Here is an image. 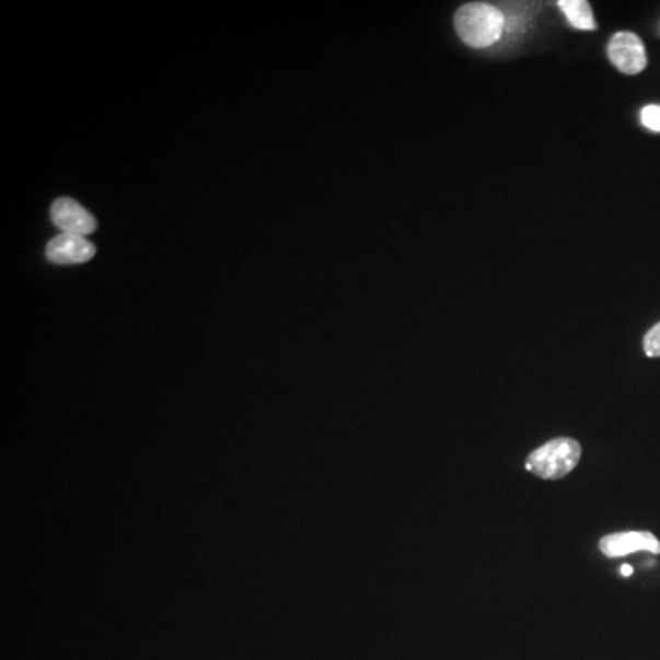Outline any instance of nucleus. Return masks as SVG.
Here are the masks:
<instances>
[{"label": "nucleus", "mask_w": 660, "mask_h": 660, "mask_svg": "<svg viewBox=\"0 0 660 660\" xmlns=\"http://www.w3.org/2000/svg\"><path fill=\"white\" fill-rule=\"evenodd\" d=\"M505 15L499 8L485 2H470L455 13V30L464 45L488 48L501 39Z\"/></svg>", "instance_id": "obj_1"}, {"label": "nucleus", "mask_w": 660, "mask_h": 660, "mask_svg": "<svg viewBox=\"0 0 660 660\" xmlns=\"http://www.w3.org/2000/svg\"><path fill=\"white\" fill-rule=\"evenodd\" d=\"M580 458V442L559 437L532 452L531 458L526 459V470L540 479H561L576 468Z\"/></svg>", "instance_id": "obj_2"}, {"label": "nucleus", "mask_w": 660, "mask_h": 660, "mask_svg": "<svg viewBox=\"0 0 660 660\" xmlns=\"http://www.w3.org/2000/svg\"><path fill=\"white\" fill-rule=\"evenodd\" d=\"M607 57L626 76H637L648 65L644 43L638 35L632 34V32H621L611 37L610 45H607Z\"/></svg>", "instance_id": "obj_3"}, {"label": "nucleus", "mask_w": 660, "mask_h": 660, "mask_svg": "<svg viewBox=\"0 0 660 660\" xmlns=\"http://www.w3.org/2000/svg\"><path fill=\"white\" fill-rule=\"evenodd\" d=\"M50 217L51 222L62 233H73V235L86 238V235L96 232V219L92 217L89 209L83 208L73 198H57L56 202L51 204Z\"/></svg>", "instance_id": "obj_4"}, {"label": "nucleus", "mask_w": 660, "mask_h": 660, "mask_svg": "<svg viewBox=\"0 0 660 660\" xmlns=\"http://www.w3.org/2000/svg\"><path fill=\"white\" fill-rule=\"evenodd\" d=\"M94 255L96 246L83 235L73 233H59L46 246V257L54 265H80L91 260Z\"/></svg>", "instance_id": "obj_5"}, {"label": "nucleus", "mask_w": 660, "mask_h": 660, "mask_svg": "<svg viewBox=\"0 0 660 660\" xmlns=\"http://www.w3.org/2000/svg\"><path fill=\"white\" fill-rule=\"evenodd\" d=\"M600 551L607 558H622L627 554L646 551V553H660V542L651 532H618L600 540Z\"/></svg>", "instance_id": "obj_6"}, {"label": "nucleus", "mask_w": 660, "mask_h": 660, "mask_svg": "<svg viewBox=\"0 0 660 660\" xmlns=\"http://www.w3.org/2000/svg\"><path fill=\"white\" fill-rule=\"evenodd\" d=\"M559 10L565 13V18L576 30L599 28L594 21L593 8L587 0H561L558 2Z\"/></svg>", "instance_id": "obj_7"}, {"label": "nucleus", "mask_w": 660, "mask_h": 660, "mask_svg": "<svg viewBox=\"0 0 660 660\" xmlns=\"http://www.w3.org/2000/svg\"><path fill=\"white\" fill-rule=\"evenodd\" d=\"M644 350H646V355L651 356V358H659L660 323H657L655 327L649 328L648 334L644 336Z\"/></svg>", "instance_id": "obj_8"}, {"label": "nucleus", "mask_w": 660, "mask_h": 660, "mask_svg": "<svg viewBox=\"0 0 660 660\" xmlns=\"http://www.w3.org/2000/svg\"><path fill=\"white\" fill-rule=\"evenodd\" d=\"M640 119H642L644 127H648V129L653 130V132H660L659 105H648V107H644Z\"/></svg>", "instance_id": "obj_9"}, {"label": "nucleus", "mask_w": 660, "mask_h": 660, "mask_svg": "<svg viewBox=\"0 0 660 660\" xmlns=\"http://www.w3.org/2000/svg\"><path fill=\"white\" fill-rule=\"evenodd\" d=\"M621 572L624 576H632L633 575V569H632V567H629V565H622Z\"/></svg>", "instance_id": "obj_10"}]
</instances>
